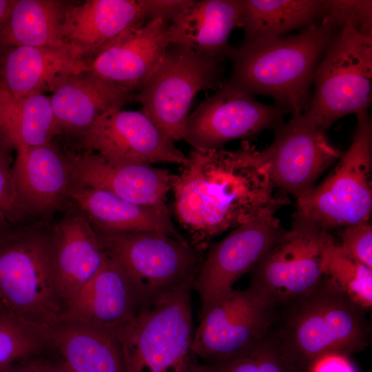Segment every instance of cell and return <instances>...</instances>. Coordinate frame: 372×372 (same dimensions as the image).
<instances>
[{"mask_svg": "<svg viewBox=\"0 0 372 372\" xmlns=\"http://www.w3.org/2000/svg\"><path fill=\"white\" fill-rule=\"evenodd\" d=\"M172 189L176 218L201 254L216 236L289 202L276 192L260 152L248 142L236 150L194 149Z\"/></svg>", "mask_w": 372, "mask_h": 372, "instance_id": "cell-1", "label": "cell"}, {"mask_svg": "<svg viewBox=\"0 0 372 372\" xmlns=\"http://www.w3.org/2000/svg\"><path fill=\"white\" fill-rule=\"evenodd\" d=\"M366 311L324 275L311 290L276 302L266 336L300 370L310 372L324 357L349 358L369 346Z\"/></svg>", "mask_w": 372, "mask_h": 372, "instance_id": "cell-2", "label": "cell"}, {"mask_svg": "<svg viewBox=\"0 0 372 372\" xmlns=\"http://www.w3.org/2000/svg\"><path fill=\"white\" fill-rule=\"evenodd\" d=\"M338 27L324 16L298 34L258 39L235 48L229 83L271 97L292 116L307 112L315 73Z\"/></svg>", "mask_w": 372, "mask_h": 372, "instance_id": "cell-3", "label": "cell"}, {"mask_svg": "<svg viewBox=\"0 0 372 372\" xmlns=\"http://www.w3.org/2000/svg\"><path fill=\"white\" fill-rule=\"evenodd\" d=\"M189 289L140 308L115 333L125 372H193L196 363Z\"/></svg>", "mask_w": 372, "mask_h": 372, "instance_id": "cell-4", "label": "cell"}, {"mask_svg": "<svg viewBox=\"0 0 372 372\" xmlns=\"http://www.w3.org/2000/svg\"><path fill=\"white\" fill-rule=\"evenodd\" d=\"M0 308L43 337L62 322L50 236L30 232L0 245Z\"/></svg>", "mask_w": 372, "mask_h": 372, "instance_id": "cell-5", "label": "cell"}, {"mask_svg": "<svg viewBox=\"0 0 372 372\" xmlns=\"http://www.w3.org/2000/svg\"><path fill=\"white\" fill-rule=\"evenodd\" d=\"M96 231L104 250L125 272L142 305L192 289L204 258L188 242L152 231Z\"/></svg>", "mask_w": 372, "mask_h": 372, "instance_id": "cell-6", "label": "cell"}, {"mask_svg": "<svg viewBox=\"0 0 372 372\" xmlns=\"http://www.w3.org/2000/svg\"><path fill=\"white\" fill-rule=\"evenodd\" d=\"M315 91L305 112L324 131L371 103L372 32L346 23L338 29L316 69Z\"/></svg>", "mask_w": 372, "mask_h": 372, "instance_id": "cell-7", "label": "cell"}, {"mask_svg": "<svg viewBox=\"0 0 372 372\" xmlns=\"http://www.w3.org/2000/svg\"><path fill=\"white\" fill-rule=\"evenodd\" d=\"M356 116L351 144L335 168L297 199V211L327 231L368 223L371 214V120L367 110Z\"/></svg>", "mask_w": 372, "mask_h": 372, "instance_id": "cell-8", "label": "cell"}, {"mask_svg": "<svg viewBox=\"0 0 372 372\" xmlns=\"http://www.w3.org/2000/svg\"><path fill=\"white\" fill-rule=\"evenodd\" d=\"M223 61L187 46L170 43L136 96L142 112L174 142L183 138L195 95L224 83Z\"/></svg>", "mask_w": 372, "mask_h": 372, "instance_id": "cell-9", "label": "cell"}, {"mask_svg": "<svg viewBox=\"0 0 372 372\" xmlns=\"http://www.w3.org/2000/svg\"><path fill=\"white\" fill-rule=\"evenodd\" d=\"M328 231L296 211L291 227L251 269L249 285L281 302L314 287L325 275Z\"/></svg>", "mask_w": 372, "mask_h": 372, "instance_id": "cell-10", "label": "cell"}, {"mask_svg": "<svg viewBox=\"0 0 372 372\" xmlns=\"http://www.w3.org/2000/svg\"><path fill=\"white\" fill-rule=\"evenodd\" d=\"M276 302L249 285L232 289L200 315L192 349L204 362L225 360L253 346L267 333Z\"/></svg>", "mask_w": 372, "mask_h": 372, "instance_id": "cell-11", "label": "cell"}, {"mask_svg": "<svg viewBox=\"0 0 372 372\" xmlns=\"http://www.w3.org/2000/svg\"><path fill=\"white\" fill-rule=\"evenodd\" d=\"M271 206L211 245L193 283L201 303L200 314L232 289L282 237L285 230Z\"/></svg>", "mask_w": 372, "mask_h": 372, "instance_id": "cell-12", "label": "cell"}, {"mask_svg": "<svg viewBox=\"0 0 372 372\" xmlns=\"http://www.w3.org/2000/svg\"><path fill=\"white\" fill-rule=\"evenodd\" d=\"M287 112L258 101L253 95L224 82L187 117L183 138L195 149L220 148L231 141L248 138L283 123Z\"/></svg>", "mask_w": 372, "mask_h": 372, "instance_id": "cell-13", "label": "cell"}, {"mask_svg": "<svg viewBox=\"0 0 372 372\" xmlns=\"http://www.w3.org/2000/svg\"><path fill=\"white\" fill-rule=\"evenodd\" d=\"M275 130L273 142L260 152V157L275 187L298 199L342 153L306 113L292 116Z\"/></svg>", "mask_w": 372, "mask_h": 372, "instance_id": "cell-14", "label": "cell"}, {"mask_svg": "<svg viewBox=\"0 0 372 372\" xmlns=\"http://www.w3.org/2000/svg\"><path fill=\"white\" fill-rule=\"evenodd\" d=\"M81 143L89 152L116 161L183 165L187 160L142 111H107L81 136Z\"/></svg>", "mask_w": 372, "mask_h": 372, "instance_id": "cell-15", "label": "cell"}, {"mask_svg": "<svg viewBox=\"0 0 372 372\" xmlns=\"http://www.w3.org/2000/svg\"><path fill=\"white\" fill-rule=\"evenodd\" d=\"M67 160L72 183L140 205H166L174 177L167 169L145 163L112 160L89 152Z\"/></svg>", "mask_w": 372, "mask_h": 372, "instance_id": "cell-16", "label": "cell"}, {"mask_svg": "<svg viewBox=\"0 0 372 372\" xmlns=\"http://www.w3.org/2000/svg\"><path fill=\"white\" fill-rule=\"evenodd\" d=\"M147 22L141 0H86L66 3L63 41L88 63L128 29Z\"/></svg>", "mask_w": 372, "mask_h": 372, "instance_id": "cell-17", "label": "cell"}, {"mask_svg": "<svg viewBox=\"0 0 372 372\" xmlns=\"http://www.w3.org/2000/svg\"><path fill=\"white\" fill-rule=\"evenodd\" d=\"M141 306L125 272L107 254L98 271L67 305L62 322L90 326L115 334Z\"/></svg>", "mask_w": 372, "mask_h": 372, "instance_id": "cell-18", "label": "cell"}, {"mask_svg": "<svg viewBox=\"0 0 372 372\" xmlns=\"http://www.w3.org/2000/svg\"><path fill=\"white\" fill-rule=\"evenodd\" d=\"M169 25L157 19L128 29L89 63V70L137 94L170 44Z\"/></svg>", "mask_w": 372, "mask_h": 372, "instance_id": "cell-19", "label": "cell"}, {"mask_svg": "<svg viewBox=\"0 0 372 372\" xmlns=\"http://www.w3.org/2000/svg\"><path fill=\"white\" fill-rule=\"evenodd\" d=\"M50 96L61 132L82 136L107 111L136 102V93L103 79L91 70L61 79Z\"/></svg>", "mask_w": 372, "mask_h": 372, "instance_id": "cell-20", "label": "cell"}, {"mask_svg": "<svg viewBox=\"0 0 372 372\" xmlns=\"http://www.w3.org/2000/svg\"><path fill=\"white\" fill-rule=\"evenodd\" d=\"M50 239L56 282L65 310L102 265L107 253L83 213L66 216L55 227Z\"/></svg>", "mask_w": 372, "mask_h": 372, "instance_id": "cell-21", "label": "cell"}, {"mask_svg": "<svg viewBox=\"0 0 372 372\" xmlns=\"http://www.w3.org/2000/svg\"><path fill=\"white\" fill-rule=\"evenodd\" d=\"M0 85L13 96L52 92L63 78L89 70V63L72 51L43 47L1 49Z\"/></svg>", "mask_w": 372, "mask_h": 372, "instance_id": "cell-22", "label": "cell"}, {"mask_svg": "<svg viewBox=\"0 0 372 372\" xmlns=\"http://www.w3.org/2000/svg\"><path fill=\"white\" fill-rule=\"evenodd\" d=\"M67 196L73 199L95 229L107 233L158 231L187 240L174 227L165 206L134 203L108 192L72 183Z\"/></svg>", "mask_w": 372, "mask_h": 372, "instance_id": "cell-23", "label": "cell"}, {"mask_svg": "<svg viewBox=\"0 0 372 372\" xmlns=\"http://www.w3.org/2000/svg\"><path fill=\"white\" fill-rule=\"evenodd\" d=\"M242 8V0H190L169 25L170 43L224 61L234 50L229 37L240 27Z\"/></svg>", "mask_w": 372, "mask_h": 372, "instance_id": "cell-24", "label": "cell"}, {"mask_svg": "<svg viewBox=\"0 0 372 372\" xmlns=\"http://www.w3.org/2000/svg\"><path fill=\"white\" fill-rule=\"evenodd\" d=\"M16 151L12 175L20 203L40 211L56 207L72 183L67 157L51 142Z\"/></svg>", "mask_w": 372, "mask_h": 372, "instance_id": "cell-25", "label": "cell"}, {"mask_svg": "<svg viewBox=\"0 0 372 372\" xmlns=\"http://www.w3.org/2000/svg\"><path fill=\"white\" fill-rule=\"evenodd\" d=\"M43 338L74 372H125L117 338L112 332L62 322L46 331Z\"/></svg>", "mask_w": 372, "mask_h": 372, "instance_id": "cell-26", "label": "cell"}, {"mask_svg": "<svg viewBox=\"0 0 372 372\" xmlns=\"http://www.w3.org/2000/svg\"><path fill=\"white\" fill-rule=\"evenodd\" d=\"M65 5L58 0H15L0 30V50L32 46L72 51L61 32Z\"/></svg>", "mask_w": 372, "mask_h": 372, "instance_id": "cell-27", "label": "cell"}, {"mask_svg": "<svg viewBox=\"0 0 372 372\" xmlns=\"http://www.w3.org/2000/svg\"><path fill=\"white\" fill-rule=\"evenodd\" d=\"M50 97L43 93L13 96L3 92L0 134L16 150L51 142L61 133Z\"/></svg>", "mask_w": 372, "mask_h": 372, "instance_id": "cell-28", "label": "cell"}, {"mask_svg": "<svg viewBox=\"0 0 372 372\" xmlns=\"http://www.w3.org/2000/svg\"><path fill=\"white\" fill-rule=\"evenodd\" d=\"M242 3L240 23L244 31L242 44L304 29L324 14V0H242Z\"/></svg>", "mask_w": 372, "mask_h": 372, "instance_id": "cell-29", "label": "cell"}, {"mask_svg": "<svg viewBox=\"0 0 372 372\" xmlns=\"http://www.w3.org/2000/svg\"><path fill=\"white\" fill-rule=\"evenodd\" d=\"M193 372H303L289 361L267 336L225 360L198 363Z\"/></svg>", "mask_w": 372, "mask_h": 372, "instance_id": "cell-30", "label": "cell"}, {"mask_svg": "<svg viewBox=\"0 0 372 372\" xmlns=\"http://www.w3.org/2000/svg\"><path fill=\"white\" fill-rule=\"evenodd\" d=\"M325 275L366 309L372 305V269L347 255L333 242L327 254Z\"/></svg>", "mask_w": 372, "mask_h": 372, "instance_id": "cell-31", "label": "cell"}, {"mask_svg": "<svg viewBox=\"0 0 372 372\" xmlns=\"http://www.w3.org/2000/svg\"><path fill=\"white\" fill-rule=\"evenodd\" d=\"M47 347L49 346L41 334L0 311V370L37 356Z\"/></svg>", "mask_w": 372, "mask_h": 372, "instance_id": "cell-32", "label": "cell"}, {"mask_svg": "<svg viewBox=\"0 0 372 372\" xmlns=\"http://www.w3.org/2000/svg\"><path fill=\"white\" fill-rule=\"evenodd\" d=\"M324 16L337 27L349 23L360 32H372L371 0H325Z\"/></svg>", "mask_w": 372, "mask_h": 372, "instance_id": "cell-33", "label": "cell"}, {"mask_svg": "<svg viewBox=\"0 0 372 372\" xmlns=\"http://www.w3.org/2000/svg\"><path fill=\"white\" fill-rule=\"evenodd\" d=\"M342 251L351 258L372 269V226L365 223L342 228Z\"/></svg>", "mask_w": 372, "mask_h": 372, "instance_id": "cell-34", "label": "cell"}, {"mask_svg": "<svg viewBox=\"0 0 372 372\" xmlns=\"http://www.w3.org/2000/svg\"><path fill=\"white\" fill-rule=\"evenodd\" d=\"M19 204L8 156L0 147V211L5 214L14 210Z\"/></svg>", "mask_w": 372, "mask_h": 372, "instance_id": "cell-35", "label": "cell"}, {"mask_svg": "<svg viewBox=\"0 0 372 372\" xmlns=\"http://www.w3.org/2000/svg\"><path fill=\"white\" fill-rule=\"evenodd\" d=\"M146 21L157 19L171 23L188 5L190 0H141Z\"/></svg>", "mask_w": 372, "mask_h": 372, "instance_id": "cell-36", "label": "cell"}, {"mask_svg": "<svg viewBox=\"0 0 372 372\" xmlns=\"http://www.w3.org/2000/svg\"><path fill=\"white\" fill-rule=\"evenodd\" d=\"M310 372H355L348 358L329 355L318 361Z\"/></svg>", "mask_w": 372, "mask_h": 372, "instance_id": "cell-37", "label": "cell"}, {"mask_svg": "<svg viewBox=\"0 0 372 372\" xmlns=\"http://www.w3.org/2000/svg\"><path fill=\"white\" fill-rule=\"evenodd\" d=\"M28 360L32 372H74L61 359L53 361L37 355Z\"/></svg>", "mask_w": 372, "mask_h": 372, "instance_id": "cell-38", "label": "cell"}, {"mask_svg": "<svg viewBox=\"0 0 372 372\" xmlns=\"http://www.w3.org/2000/svg\"><path fill=\"white\" fill-rule=\"evenodd\" d=\"M15 0H0V30L5 24Z\"/></svg>", "mask_w": 372, "mask_h": 372, "instance_id": "cell-39", "label": "cell"}, {"mask_svg": "<svg viewBox=\"0 0 372 372\" xmlns=\"http://www.w3.org/2000/svg\"><path fill=\"white\" fill-rule=\"evenodd\" d=\"M28 360L29 358L3 368L0 372H32Z\"/></svg>", "mask_w": 372, "mask_h": 372, "instance_id": "cell-40", "label": "cell"}, {"mask_svg": "<svg viewBox=\"0 0 372 372\" xmlns=\"http://www.w3.org/2000/svg\"><path fill=\"white\" fill-rule=\"evenodd\" d=\"M3 90L1 87V85H0V104H1L2 99H3Z\"/></svg>", "mask_w": 372, "mask_h": 372, "instance_id": "cell-41", "label": "cell"}, {"mask_svg": "<svg viewBox=\"0 0 372 372\" xmlns=\"http://www.w3.org/2000/svg\"><path fill=\"white\" fill-rule=\"evenodd\" d=\"M3 216H4V214L2 213L1 211H0V223H1Z\"/></svg>", "mask_w": 372, "mask_h": 372, "instance_id": "cell-42", "label": "cell"}, {"mask_svg": "<svg viewBox=\"0 0 372 372\" xmlns=\"http://www.w3.org/2000/svg\"><path fill=\"white\" fill-rule=\"evenodd\" d=\"M0 311H1V308H0Z\"/></svg>", "mask_w": 372, "mask_h": 372, "instance_id": "cell-43", "label": "cell"}]
</instances>
